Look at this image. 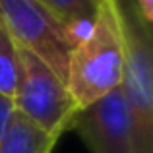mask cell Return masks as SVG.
<instances>
[{
  "label": "cell",
  "mask_w": 153,
  "mask_h": 153,
  "mask_svg": "<svg viewBox=\"0 0 153 153\" xmlns=\"http://www.w3.org/2000/svg\"><path fill=\"white\" fill-rule=\"evenodd\" d=\"M124 62L126 49L116 0H101L91 29L74 45L68 60L66 85L76 108L82 111L118 89Z\"/></svg>",
  "instance_id": "1"
},
{
  "label": "cell",
  "mask_w": 153,
  "mask_h": 153,
  "mask_svg": "<svg viewBox=\"0 0 153 153\" xmlns=\"http://www.w3.org/2000/svg\"><path fill=\"white\" fill-rule=\"evenodd\" d=\"M124 33L122 95L134 153H153V54L151 29L140 22L130 0H116Z\"/></svg>",
  "instance_id": "2"
},
{
  "label": "cell",
  "mask_w": 153,
  "mask_h": 153,
  "mask_svg": "<svg viewBox=\"0 0 153 153\" xmlns=\"http://www.w3.org/2000/svg\"><path fill=\"white\" fill-rule=\"evenodd\" d=\"M18 45V43H16ZM19 83L12 99L16 114L33 122L54 138H62L78 112L68 85L41 58L18 45Z\"/></svg>",
  "instance_id": "3"
},
{
  "label": "cell",
  "mask_w": 153,
  "mask_h": 153,
  "mask_svg": "<svg viewBox=\"0 0 153 153\" xmlns=\"http://www.w3.org/2000/svg\"><path fill=\"white\" fill-rule=\"evenodd\" d=\"M0 25L19 47L33 52L66 82L74 49L68 27L37 0H0Z\"/></svg>",
  "instance_id": "4"
},
{
  "label": "cell",
  "mask_w": 153,
  "mask_h": 153,
  "mask_svg": "<svg viewBox=\"0 0 153 153\" xmlns=\"http://www.w3.org/2000/svg\"><path fill=\"white\" fill-rule=\"evenodd\" d=\"M70 130L91 153H134L122 85L74 114Z\"/></svg>",
  "instance_id": "5"
},
{
  "label": "cell",
  "mask_w": 153,
  "mask_h": 153,
  "mask_svg": "<svg viewBox=\"0 0 153 153\" xmlns=\"http://www.w3.org/2000/svg\"><path fill=\"white\" fill-rule=\"evenodd\" d=\"M58 138L47 134L23 116L14 114L0 153H52Z\"/></svg>",
  "instance_id": "6"
},
{
  "label": "cell",
  "mask_w": 153,
  "mask_h": 153,
  "mask_svg": "<svg viewBox=\"0 0 153 153\" xmlns=\"http://www.w3.org/2000/svg\"><path fill=\"white\" fill-rule=\"evenodd\" d=\"M68 27L74 43L83 39L91 29L97 4L91 0H37Z\"/></svg>",
  "instance_id": "7"
},
{
  "label": "cell",
  "mask_w": 153,
  "mask_h": 153,
  "mask_svg": "<svg viewBox=\"0 0 153 153\" xmlns=\"http://www.w3.org/2000/svg\"><path fill=\"white\" fill-rule=\"evenodd\" d=\"M19 70L18 45L0 25V95L14 99L19 83Z\"/></svg>",
  "instance_id": "8"
},
{
  "label": "cell",
  "mask_w": 153,
  "mask_h": 153,
  "mask_svg": "<svg viewBox=\"0 0 153 153\" xmlns=\"http://www.w3.org/2000/svg\"><path fill=\"white\" fill-rule=\"evenodd\" d=\"M16 114V108H14V103L12 99L0 95V149L4 146V138L8 134V128H10V122Z\"/></svg>",
  "instance_id": "9"
},
{
  "label": "cell",
  "mask_w": 153,
  "mask_h": 153,
  "mask_svg": "<svg viewBox=\"0 0 153 153\" xmlns=\"http://www.w3.org/2000/svg\"><path fill=\"white\" fill-rule=\"evenodd\" d=\"M132 6H134L140 22L147 29H151V25H153V0H132Z\"/></svg>",
  "instance_id": "10"
},
{
  "label": "cell",
  "mask_w": 153,
  "mask_h": 153,
  "mask_svg": "<svg viewBox=\"0 0 153 153\" xmlns=\"http://www.w3.org/2000/svg\"><path fill=\"white\" fill-rule=\"evenodd\" d=\"M91 2H95V4H99V2H101V0H91Z\"/></svg>",
  "instance_id": "11"
},
{
  "label": "cell",
  "mask_w": 153,
  "mask_h": 153,
  "mask_svg": "<svg viewBox=\"0 0 153 153\" xmlns=\"http://www.w3.org/2000/svg\"><path fill=\"white\" fill-rule=\"evenodd\" d=\"M130 2H132V0H130Z\"/></svg>",
  "instance_id": "12"
}]
</instances>
